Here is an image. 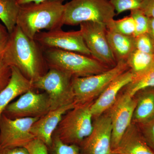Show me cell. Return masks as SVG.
Listing matches in <instances>:
<instances>
[{"label":"cell","mask_w":154,"mask_h":154,"mask_svg":"<svg viewBox=\"0 0 154 154\" xmlns=\"http://www.w3.org/2000/svg\"><path fill=\"white\" fill-rule=\"evenodd\" d=\"M93 102L78 104L68 111L54 134L64 143L79 146L93 130V117L91 110Z\"/></svg>","instance_id":"cell-5"},{"label":"cell","mask_w":154,"mask_h":154,"mask_svg":"<svg viewBox=\"0 0 154 154\" xmlns=\"http://www.w3.org/2000/svg\"><path fill=\"white\" fill-rule=\"evenodd\" d=\"M107 37L117 62L126 63L136 49L134 36H126L107 30Z\"/></svg>","instance_id":"cell-19"},{"label":"cell","mask_w":154,"mask_h":154,"mask_svg":"<svg viewBox=\"0 0 154 154\" xmlns=\"http://www.w3.org/2000/svg\"><path fill=\"white\" fill-rule=\"evenodd\" d=\"M76 105L73 102L55 110H50L33 123L30 129L31 133L35 138L41 140L48 147H50L52 143L53 135L63 116Z\"/></svg>","instance_id":"cell-14"},{"label":"cell","mask_w":154,"mask_h":154,"mask_svg":"<svg viewBox=\"0 0 154 154\" xmlns=\"http://www.w3.org/2000/svg\"><path fill=\"white\" fill-rule=\"evenodd\" d=\"M18 4L20 5H24V4H27V3L33 2L35 3H39L45 2V1H48V0H17ZM63 1L65 0H61Z\"/></svg>","instance_id":"cell-35"},{"label":"cell","mask_w":154,"mask_h":154,"mask_svg":"<svg viewBox=\"0 0 154 154\" xmlns=\"http://www.w3.org/2000/svg\"><path fill=\"white\" fill-rule=\"evenodd\" d=\"M12 74L11 67L8 66L0 57V92L4 89L10 82Z\"/></svg>","instance_id":"cell-30"},{"label":"cell","mask_w":154,"mask_h":154,"mask_svg":"<svg viewBox=\"0 0 154 154\" xmlns=\"http://www.w3.org/2000/svg\"><path fill=\"white\" fill-rule=\"evenodd\" d=\"M80 27L91 57L109 68L116 66L117 62L107 40L106 25L85 22L80 24Z\"/></svg>","instance_id":"cell-8"},{"label":"cell","mask_w":154,"mask_h":154,"mask_svg":"<svg viewBox=\"0 0 154 154\" xmlns=\"http://www.w3.org/2000/svg\"><path fill=\"white\" fill-rule=\"evenodd\" d=\"M120 154H154L146 143L135 124L131 123L122 136L118 145L112 151Z\"/></svg>","instance_id":"cell-17"},{"label":"cell","mask_w":154,"mask_h":154,"mask_svg":"<svg viewBox=\"0 0 154 154\" xmlns=\"http://www.w3.org/2000/svg\"><path fill=\"white\" fill-rule=\"evenodd\" d=\"M20 8L17 0H0V19L10 34L17 25Z\"/></svg>","instance_id":"cell-21"},{"label":"cell","mask_w":154,"mask_h":154,"mask_svg":"<svg viewBox=\"0 0 154 154\" xmlns=\"http://www.w3.org/2000/svg\"><path fill=\"white\" fill-rule=\"evenodd\" d=\"M136 49L141 52L154 54V45L148 33L141 34L135 37Z\"/></svg>","instance_id":"cell-28"},{"label":"cell","mask_w":154,"mask_h":154,"mask_svg":"<svg viewBox=\"0 0 154 154\" xmlns=\"http://www.w3.org/2000/svg\"><path fill=\"white\" fill-rule=\"evenodd\" d=\"M134 124L146 143L154 152V116L147 121Z\"/></svg>","instance_id":"cell-26"},{"label":"cell","mask_w":154,"mask_h":154,"mask_svg":"<svg viewBox=\"0 0 154 154\" xmlns=\"http://www.w3.org/2000/svg\"><path fill=\"white\" fill-rule=\"evenodd\" d=\"M91 134L80 145V154H110L112 125L106 111L94 118Z\"/></svg>","instance_id":"cell-13"},{"label":"cell","mask_w":154,"mask_h":154,"mask_svg":"<svg viewBox=\"0 0 154 154\" xmlns=\"http://www.w3.org/2000/svg\"><path fill=\"white\" fill-rule=\"evenodd\" d=\"M0 154H29L25 147L0 148Z\"/></svg>","instance_id":"cell-33"},{"label":"cell","mask_w":154,"mask_h":154,"mask_svg":"<svg viewBox=\"0 0 154 154\" xmlns=\"http://www.w3.org/2000/svg\"><path fill=\"white\" fill-rule=\"evenodd\" d=\"M137 103L133 115L132 123L137 124L154 116V87L138 91L134 96Z\"/></svg>","instance_id":"cell-18"},{"label":"cell","mask_w":154,"mask_h":154,"mask_svg":"<svg viewBox=\"0 0 154 154\" xmlns=\"http://www.w3.org/2000/svg\"><path fill=\"white\" fill-rule=\"evenodd\" d=\"M64 5L61 0H48L39 3L31 2L20 5L17 25L31 39L41 30L60 29Z\"/></svg>","instance_id":"cell-2"},{"label":"cell","mask_w":154,"mask_h":154,"mask_svg":"<svg viewBox=\"0 0 154 154\" xmlns=\"http://www.w3.org/2000/svg\"><path fill=\"white\" fill-rule=\"evenodd\" d=\"M0 148H1V145H0Z\"/></svg>","instance_id":"cell-37"},{"label":"cell","mask_w":154,"mask_h":154,"mask_svg":"<svg viewBox=\"0 0 154 154\" xmlns=\"http://www.w3.org/2000/svg\"><path fill=\"white\" fill-rule=\"evenodd\" d=\"M130 16L134 19L135 27L134 37L147 33L149 26V18L140 9L131 11Z\"/></svg>","instance_id":"cell-25"},{"label":"cell","mask_w":154,"mask_h":154,"mask_svg":"<svg viewBox=\"0 0 154 154\" xmlns=\"http://www.w3.org/2000/svg\"><path fill=\"white\" fill-rule=\"evenodd\" d=\"M140 9L148 18L154 19V0H143Z\"/></svg>","instance_id":"cell-32"},{"label":"cell","mask_w":154,"mask_h":154,"mask_svg":"<svg viewBox=\"0 0 154 154\" xmlns=\"http://www.w3.org/2000/svg\"><path fill=\"white\" fill-rule=\"evenodd\" d=\"M148 33L151 38L154 45V19L149 18V26Z\"/></svg>","instance_id":"cell-34"},{"label":"cell","mask_w":154,"mask_h":154,"mask_svg":"<svg viewBox=\"0 0 154 154\" xmlns=\"http://www.w3.org/2000/svg\"><path fill=\"white\" fill-rule=\"evenodd\" d=\"M51 110L49 98L46 93H36L29 90L11 102L5 108L3 114L15 119L25 117H40Z\"/></svg>","instance_id":"cell-11"},{"label":"cell","mask_w":154,"mask_h":154,"mask_svg":"<svg viewBox=\"0 0 154 154\" xmlns=\"http://www.w3.org/2000/svg\"><path fill=\"white\" fill-rule=\"evenodd\" d=\"M152 87H154V64L146 72L140 76L135 78L122 90H124V92L130 96H134L141 90Z\"/></svg>","instance_id":"cell-22"},{"label":"cell","mask_w":154,"mask_h":154,"mask_svg":"<svg viewBox=\"0 0 154 154\" xmlns=\"http://www.w3.org/2000/svg\"><path fill=\"white\" fill-rule=\"evenodd\" d=\"M134 76L130 69L113 80L95 101L92 102L91 110L93 118L105 113L115 102L123 88L131 82Z\"/></svg>","instance_id":"cell-15"},{"label":"cell","mask_w":154,"mask_h":154,"mask_svg":"<svg viewBox=\"0 0 154 154\" xmlns=\"http://www.w3.org/2000/svg\"><path fill=\"white\" fill-rule=\"evenodd\" d=\"M110 154H119L117 153H115V152H111V153Z\"/></svg>","instance_id":"cell-36"},{"label":"cell","mask_w":154,"mask_h":154,"mask_svg":"<svg viewBox=\"0 0 154 154\" xmlns=\"http://www.w3.org/2000/svg\"><path fill=\"white\" fill-rule=\"evenodd\" d=\"M29 154H48V147L41 140L34 139L25 146Z\"/></svg>","instance_id":"cell-29"},{"label":"cell","mask_w":154,"mask_h":154,"mask_svg":"<svg viewBox=\"0 0 154 154\" xmlns=\"http://www.w3.org/2000/svg\"><path fill=\"white\" fill-rule=\"evenodd\" d=\"M127 64L135 78L142 75L154 64V54H149L135 49L130 56Z\"/></svg>","instance_id":"cell-20"},{"label":"cell","mask_w":154,"mask_h":154,"mask_svg":"<svg viewBox=\"0 0 154 154\" xmlns=\"http://www.w3.org/2000/svg\"><path fill=\"white\" fill-rule=\"evenodd\" d=\"M34 40L42 49L57 48L91 57L80 30L64 31L60 28L40 31L34 36Z\"/></svg>","instance_id":"cell-9"},{"label":"cell","mask_w":154,"mask_h":154,"mask_svg":"<svg viewBox=\"0 0 154 154\" xmlns=\"http://www.w3.org/2000/svg\"><path fill=\"white\" fill-rule=\"evenodd\" d=\"M129 69L126 63L119 62L116 66L101 73L73 78L74 101L77 105L94 102L113 80Z\"/></svg>","instance_id":"cell-6"},{"label":"cell","mask_w":154,"mask_h":154,"mask_svg":"<svg viewBox=\"0 0 154 154\" xmlns=\"http://www.w3.org/2000/svg\"><path fill=\"white\" fill-rule=\"evenodd\" d=\"M73 77L54 68H49L47 72L33 82V88L43 90L48 95L51 110L75 102L72 91Z\"/></svg>","instance_id":"cell-7"},{"label":"cell","mask_w":154,"mask_h":154,"mask_svg":"<svg viewBox=\"0 0 154 154\" xmlns=\"http://www.w3.org/2000/svg\"><path fill=\"white\" fill-rule=\"evenodd\" d=\"M136 99L123 91L117 96L115 102L107 110L112 125V151L118 145L128 128L132 123Z\"/></svg>","instance_id":"cell-12"},{"label":"cell","mask_w":154,"mask_h":154,"mask_svg":"<svg viewBox=\"0 0 154 154\" xmlns=\"http://www.w3.org/2000/svg\"><path fill=\"white\" fill-rule=\"evenodd\" d=\"M116 15L109 0H72L64 5L63 23L70 26L85 22L106 25Z\"/></svg>","instance_id":"cell-4"},{"label":"cell","mask_w":154,"mask_h":154,"mask_svg":"<svg viewBox=\"0 0 154 154\" xmlns=\"http://www.w3.org/2000/svg\"><path fill=\"white\" fill-rule=\"evenodd\" d=\"M10 37V33L5 26L0 24V57L5 51Z\"/></svg>","instance_id":"cell-31"},{"label":"cell","mask_w":154,"mask_h":154,"mask_svg":"<svg viewBox=\"0 0 154 154\" xmlns=\"http://www.w3.org/2000/svg\"><path fill=\"white\" fill-rule=\"evenodd\" d=\"M2 57L8 66L17 68L27 79L34 82L46 73L48 68L43 50L16 25Z\"/></svg>","instance_id":"cell-1"},{"label":"cell","mask_w":154,"mask_h":154,"mask_svg":"<svg viewBox=\"0 0 154 154\" xmlns=\"http://www.w3.org/2000/svg\"><path fill=\"white\" fill-rule=\"evenodd\" d=\"M116 15L127 11L140 9L143 0H109Z\"/></svg>","instance_id":"cell-27"},{"label":"cell","mask_w":154,"mask_h":154,"mask_svg":"<svg viewBox=\"0 0 154 154\" xmlns=\"http://www.w3.org/2000/svg\"><path fill=\"white\" fill-rule=\"evenodd\" d=\"M52 154H80L79 146L63 143L57 135L54 134L50 147Z\"/></svg>","instance_id":"cell-24"},{"label":"cell","mask_w":154,"mask_h":154,"mask_svg":"<svg viewBox=\"0 0 154 154\" xmlns=\"http://www.w3.org/2000/svg\"><path fill=\"white\" fill-rule=\"evenodd\" d=\"M106 26L107 30L126 36H134V22L130 15L119 20L112 19L106 24Z\"/></svg>","instance_id":"cell-23"},{"label":"cell","mask_w":154,"mask_h":154,"mask_svg":"<svg viewBox=\"0 0 154 154\" xmlns=\"http://www.w3.org/2000/svg\"><path fill=\"white\" fill-rule=\"evenodd\" d=\"M10 82L0 92V118L4 110L15 98L33 88V82L24 75L15 67L11 66Z\"/></svg>","instance_id":"cell-16"},{"label":"cell","mask_w":154,"mask_h":154,"mask_svg":"<svg viewBox=\"0 0 154 154\" xmlns=\"http://www.w3.org/2000/svg\"><path fill=\"white\" fill-rule=\"evenodd\" d=\"M42 50L48 68L62 71L73 78L97 75L110 69L91 57L78 53L54 48Z\"/></svg>","instance_id":"cell-3"},{"label":"cell","mask_w":154,"mask_h":154,"mask_svg":"<svg viewBox=\"0 0 154 154\" xmlns=\"http://www.w3.org/2000/svg\"><path fill=\"white\" fill-rule=\"evenodd\" d=\"M40 117L11 119L2 114L0 118L1 147H25L35 139L31 131L33 123Z\"/></svg>","instance_id":"cell-10"}]
</instances>
